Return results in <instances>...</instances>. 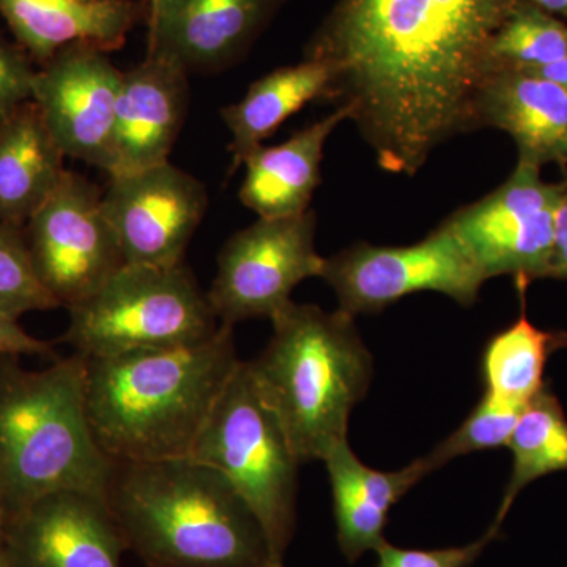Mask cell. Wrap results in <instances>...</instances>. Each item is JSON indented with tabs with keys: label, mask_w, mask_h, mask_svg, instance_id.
Segmentation results:
<instances>
[{
	"label": "cell",
	"mask_w": 567,
	"mask_h": 567,
	"mask_svg": "<svg viewBox=\"0 0 567 567\" xmlns=\"http://www.w3.org/2000/svg\"><path fill=\"white\" fill-rule=\"evenodd\" d=\"M559 183H547L540 167L517 163L505 183L445 219L484 278L513 276L528 289L546 278L554 240Z\"/></svg>",
	"instance_id": "11"
},
{
	"label": "cell",
	"mask_w": 567,
	"mask_h": 567,
	"mask_svg": "<svg viewBox=\"0 0 567 567\" xmlns=\"http://www.w3.org/2000/svg\"><path fill=\"white\" fill-rule=\"evenodd\" d=\"M59 308L33 270L24 229L0 224V315L18 320Z\"/></svg>",
	"instance_id": "26"
},
{
	"label": "cell",
	"mask_w": 567,
	"mask_h": 567,
	"mask_svg": "<svg viewBox=\"0 0 567 567\" xmlns=\"http://www.w3.org/2000/svg\"><path fill=\"white\" fill-rule=\"evenodd\" d=\"M476 126L509 134L517 163L567 167V92L554 82L528 71H494L477 95Z\"/></svg>",
	"instance_id": "17"
},
{
	"label": "cell",
	"mask_w": 567,
	"mask_h": 567,
	"mask_svg": "<svg viewBox=\"0 0 567 567\" xmlns=\"http://www.w3.org/2000/svg\"><path fill=\"white\" fill-rule=\"evenodd\" d=\"M0 354H28V357L48 358L58 360L54 347L50 342L41 341L25 333L18 324V320L0 315Z\"/></svg>",
	"instance_id": "30"
},
{
	"label": "cell",
	"mask_w": 567,
	"mask_h": 567,
	"mask_svg": "<svg viewBox=\"0 0 567 567\" xmlns=\"http://www.w3.org/2000/svg\"><path fill=\"white\" fill-rule=\"evenodd\" d=\"M522 311L505 330L488 339L481 357L484 394L502 404L524 409L540 390L548 358L566 349V331H546L529 322L525 287H517Z\"/></svg>",
	"instance_id": "23"
},
{
	"label": "cell",
	"mask_w": 567,
	"mask_h": 567,
	"mask_svg": "<svg viewBox=\"0 0 567 567\" xmlns=\"http://www.w3.org/2000/svg\"><path fill=\"white\" fill-rule=\"evenodd\" d=\"M78 2H95V0H78Z\"/></svg>",
	"instance_id": "36"
},
{
	"label": "cell",
	"mask_w": 567,
	"mask_h": 567,
	"mask_svg": "<svg viewBox=\"0 0 567 567\" xmlns=\"http://www.w3.org/2000/svg\"><path fill=\"white\" fill-rule=\"evenodd\" d=\"M122 78L106 51L74 43L40 65L32 85V102L65 156L110 175Z\"/></svg>",
	"instance_id": "12"
},
{
	"label": "cell",
	"mask_w": 567,
	"mask_h": 567,
	"mask_svg": "<svg viewBox=\"0 0 567 567\" xmlns=\"http://www.w3.org/2000/svg\"><path fill=\"white\" fill-rule=\"evenodd\" d=\"M524 0H339L305 59L327 63L324 102L349 111L377 164L413 177L476 126L496 31Z\"/></svg>",
	"instance_id": "1"
},
{
	"label": "cell",
	"mask_w": 567,
	"mask_h": 567,
	"mask_svg": "<svg viewBox=\"0 0 567 567\" xmlns=\"http://www.w3.org/2000/svg\"><path fill=\"white\" fill-rule=\"evenodd\" d=\"M331 82L327 63L305 59L298 65L282 66L254 82L240 102L223 110L224 123L233 134V167L309 102L322 100Z\"/></svg>",
	"instance_id": "22"
},
{
	"label": "cell",
	"mask_w": 567,
	"mask_h": 567,
	"mask_svg": "<svg viewBox=\"0 0 567 567\" xmlns=\"http://www.w3.org/2000/svg\"><path fill=\"white\" fill-rule=\"evenodd\" d=\"M498 535L499 528L492 525L475 543L436 550H410L385 543L375 550V567H470Z\"/></svg>",
	"instance_id": "28"
},
{
	"label": "cell",
	"mask_w": 567,
	"mask_h": 567,
	"mask_svg": "<svg viewBox=\"0 0 567 567\" xmlns=\"http://www.w3.org/2000/svg\"><path fill=\"white\" fill-rule=\"evenodd\" d=\"M63 158L32 100L0 123V224L24 229L61 185Z\"/></svg>",
	"instance_id": "21"
},
{
	"label": "cell",
	"mask_w": 567,
	"mask_h": 567,
	"mask_svg": "<svg viewBox=\"0 0 567 567\" xmlns=\"http://www.w3.org/2000/svg\"><path fill=\"white\" fill-rule=\"evenodd\" d=\"M145 2V10H147V14H151L152 11H155L158 9L159 3L163 2V0H144Z\"/></svg>",
	"instance_id": "35"
},
{
	"label": "cell",
	"mask_w": 567,
	"mask_h": 567,
	"mask_svg": "<svg viewBox=\"0 0 567 567\" xmlns=\"http://www.w3.org/2000/svg\"><path fill=\"white\" fill-rule=\"evenodd\" d=\"M240 364L234 327L200 344L85 358V412L114 464L189 457Z\"/></svg>",
	"instance_id": "2"
},
{
	"label": "cell",
	"mask_w": 567,
	"mask_h": 567,
	"mask_svg": "<svg viewBox=\"0 0 567 567\" xmlns=\"http://www.w3.org/2000/svg\"><path fill=\"white\" fill-rule=\"evenodd\" d=\"M284 0H163L147 14L148 52L186 71L223 69L262 31Z\"/></svg>",
	"instance_id": "15"
},
{
	"label": "cell",
	"mask_w": 567,
	"mask_h": 567,
	"mask_svg": "<svg viewBox=\"0 0 567 567\" xmlns=\"http://www.w3.org/2000/svg\"><path fill=\"white\" fill-rule=\"evenodd\" d=\"M333 494L338 543L350 563L386 543L391 509L410 488L431 475L420 457L395 472H379L363 464L349 440L338 443L323 458Z\"/></svg>",
	"instance_id": "18"
},
{
	"label": "cell",
	"mask_w": 567,
	"mask_h": 567,
	"mask_svg": "<svg viewBox=\"0 0 567 567\" xmlns=\"http://www.w3.org/2000/svg\"><path fill=\"white\" fill-rule=\"evenodd\" d=\"M265 567H284V565H268V566H265Z\"/></svg>",
	"instance_id": "37"
},
{
	"label": "cell",
	"mask_w": 567,
	"mask_h": 567,
	"mask_svg": "<svg viewBox=\"0 0 567 567\" xmlns=\"http://www.w3.org/2000/svg\"><path fill=\"white\" fill-rule=\"evenodd\" d=\"M189 457L221 473L259 520L278 565L292 540L298 468L289 439L240 361Z\"/></svg>",
	"instance_id": "6"
},
{
	"label": "cell",
	"mask_w": 567,
	"mask_h": 567,
	"mask_svg": "<svg viewBox=\"0 0 567 567\" xmlns=\"http://www.w3.org/2000/svg\"><path fill=\"white\" fill-rule=\"evenodd\" d=\"M532 2L554 17L567 18V0H532Z\"/></svg>",
	"instance_id": "33"
},
{
	"label": "cell",
	"mask_w": 567,
	"mask_h": 567,
	"mask_svg": "<svg viewBox=\"0 0 567 567\" xmlns=\"http://www.w3.org/2000/svg\"><path fill=\"white\" fill-rule=\"evenodd\" d=\"M525 71L536 74V76L544 78V80L554 82V84L559 85L563 91L567 92V55L566 58L559 59L557 62L550 63V65Z\"/></svg>",
	"instance_id": "32"
},
{
	"label": "cell",
	"mask_w": 567,
	"mask_h": 567,
	"mask_svg": "<svg viewBox=\"0 0 567 567\" xmlns=\"http://www.w3.org/2000/svg\"><path fill=\"white\" fill-rule=\"evenodd\" d=\"M323 279L346 315H377L406 295L436 292L473 306L486 278L456 234L440 224L409 246L357 244L324 259Z\"/></svg>",
	"instance_id": "8"
},
{
	"label": "cell",
	"mask_w": 567,
	"mask_h": 567,
	"mask_svg": "<svg viewBox=\"0 0 567 567\" xmlns=\"http://www.w3.org/2000/svg\"><path fill=\"white\" fill-rule=\"evenodd\" d=\"M188 71L158 54L123 73L114 130L115 175L169 162L188 111Z\"/></svg>",
	"instance_id": "16"
},
{
	"label": "cell",
	"mask_w": 567,
	"mask_h": 567,
	"mask_svg": "<svg viewBox=\"0 0 567 567\" xmlns=\"http://www.w3.org/2000/svg\"><path fill=\"white\" fill-rule=\"evenodd\" d=\"M507 446L513 451V473L496 513L494 525L498 528L528 484L567 472V417L548 383L522 409Z\"/></svg>",
	"instance_id": "24"
},
{
	"label": "cell",
	"mask_w": 567,
	"mask_h": 567,
	"mask_svg": "<svg viewBox=\"0 0 567 567\" xmlns=\"http://www.w3.org/2000/svg\"><path fill=\"white\" fill-rule=\"evenodd\" d=\"M24 233L40 282L69 309L92 297L126 265L104 213L103 193L71 171Z\"/></svg>",
	"instance_id": "10"
},
{
	"label": "cell",
	"mask_w": 567,
	"mask_h": 567,
	"mask_svg": "<svg viewBox=\"0 0 567 567\" xmlns=\"http://www.w3.org/2000/svg\"><path fill=\"white\" fill-rule=\"evenodd\" d=\"M346 107H336L322 121L311 123L274 147H257L246 156L241 204L259 218H286L309 210L320 185L324 144L342 122Z\"/></svg>",
	"instance_id": "20"
},
{
	"label": "cell",
	"mask_w": 567,
	"mask_h": 567,
	"mask_svg": "<svg viewBox=\"0 0 567 567\" xmlns=\"http://www.w3.org/2000/svg\"><path fill=\"white\" fill-rule=\"evenodd\" d=\"M35 73L31 55L0 33V123L31 102Z\"/></svg>",
	"instance_id": "29"
},
{
	"label": "cell",
	"mask_w": 567,
	"mask_h": 567,
	"mask_svg": "<svg viewBox=\"0 0 567 567\" xmlns=\"http://www.w3.org/2000/svg\"><path fill=\"white\" fill-rule=\"evenodd\" d=\"M0 354V502L6 520L43 496L80 491L106 499L114 462L85 412V358L73 353L43 371Z\"/></svg>",
	"instance_id": "4"
},
{
	"label": "cell",
	"mask_w": 567,
	"mask_h": 567,
	"mask_svg": "<svg viewBox=\"0 0 567 567\" xmlns=\"http://www.w3.org/2000/svg\"><path fill=\"white\" fill-rule=\"evenodd\" d=\"M69 311L63 342L84 358L200 344L221 324L185 264H126Z\"/></svg>",
	"instance_id": "7"
},
{
	"label": "cell",
	"mask_w": 567,
	"mask_h": 567,
	"mask_svg": "<svg viewBox=\"0 0 567 567\" xmlns=\"http://www.w3.org/2000/svg\"><path fill=\"white\" fill-rule=\"evenodd\" d=\"M317 215L259 218L227 240L207 297L219 323L274 319L298 284L320 278L324 259L316 248Z\"/></svg>",
	"instance_id": "9"
},
{
	"label": "cell",
	"mask_w": 567,
	"mask_h": 567,
	"mask_svg": "<svg viewBox=\"0 0 567 567\" xmlns=\"http://www.w3.org/2000/svg\"><path fill=\"white\" fill-rule=\"evenodd\" d=\"M520 412L522 409L502 404L483 394L464 423L440 442L431 453L425 454L423 458L429 472H435L454 458L468 456L477 451L507 446Z\"/></svg>",
	"instance_id": "27"
},
{
	"label": "cell",
	"mask_w": 567,
	"mask_h": 567,
	"mask_svg": "<svg viewBox=\"0 0 567 567\" xmlns=\"http://www.w3.org/2000/svg\"><path fill=\"white\" fill-rule=\"evenodd\" d=\"M3 535H6V511H3L2 502H0V567H6V559H3Z\"/></svg>",
	"instance_id": "34"
},
{
	"label": "cell",
	"mask_w": 567,
	"mask_h": 567,
	"mask_svg": "<svg viewBox=\"0 0 567 567\" xmlns=\"http://www.w3.org/2000/svg\"><path fill=\"white\" fill-rule=\"evenodd\" d=\"M207 204L203 183L169 162L115 175L103 193L104 213L130 265L183 264Z\"/></svg>",
	"instance_id": "13"
},
{
	"label": "cell",
	"mask_w": 567,
	"mask_h": 567,
	"mask_svg": "<svg viewBox=\"0 0 567 567\" xmlns=\"http://www.w3.org/2000/svg\"><path fill=\"white\" fill-rule=\"evenodd\" d=\"M566 55L567 24L524 0L492 39L487 70H535Z\"/></svg>",
	"instance_id": "25"
},
{
	"label": "cell",
	"mask_w": 567,
	"mask_h": 567,
	"mask_svg": "<svg viewBox=\"0 0 567 567\" xmlns=\"http://www.w3.org/2000/svg\"><path fill=\"white\" fill-rule=\"evenodd\" d=\"M106 503L126 548L147 566L278 565L229 481L192 457L114 464Z\"/></svg>",
	"instance_id": "3"
},
{
	"label": "cell",
	"mask_w": 567,
	"mask_h": 567,
	"mask_svg": "<svg viewBox=\"0 0 567 567\" xmlns=\"http://www.w3.org/2000/svg\"><path fill=\"white\" fill-rule=\"evenodd\" d=\"M0 13L22 50L43 65L74 43L118 50L142 9L134 0H0Z\"/></svg>",
	"instance_id": "19"
},
{
	"label": "cell",
	"mask_w": 567,
	"mask_h": 567,
	"mask_svg": "<svg viewBox=\"0 0 567 567\" xmlns=\"http://www.w3.org/2000/svg\"><path fill=\"white\" fill-rule=\"evenodd\" d=\"M271 323L267 349L246 364L298 462L323 461L349 440V417L368 394L374 360L354 317L341 309L292 301Z\"/></svg>",
	"instance_id": "5"
},
{
	"label": "cell",
	"mask_w": 567,
	"mask_h": 567,
	"mask_svg": "<svg viewBox=\"0 0 567 567\" xmlns=\"http://www.w3.org/2000/svg\"><path fill=\"white\" fill-rule=\"evenodd\" d=\"M546 278L567 281V178L559 183L557 207L554 213V240Z\"/></svg>",
	"instance_id": "31"
},
{
	"label": "cell",
	"mask_w": 567,
	"mask_h": 567,
	"mask_svg": "<svg viewBox=\"0 0 567 567\" xmlns=\"http://www.w3.org/2000/svg\"><path fill=\"white\" fill-rule=\"evenodd\" d=\"M126 548L106 499L62 491L6 520V567H121Z\"/></svg>",
	"instance_id": "14"
}]
</instances>
